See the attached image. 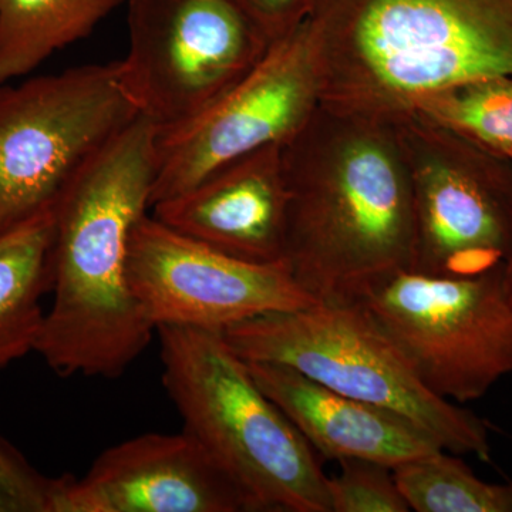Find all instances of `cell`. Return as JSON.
I'll list each match as a JSON object with an SVG mask.
<instances>
[{
  "instance_id": "1",
  "label": "cell",
  "mask_w": 512,
  "mask_h": 512,
  "mask_svg": "<svg viewBox=\"0 0 512 512\" xmlns=\"http://www.w3.org/2000/svg\"><path fill=\"white\" fill-rule=\"evenodd\" d=\"M156 138L138 116L55 202L53 299L36 353L57 375L116 379L157 333L127 275L131 235L151 210Z\"/></svg>"
},
{
  "instance_id": "2",
  "label": "cell",
  "mask_w": 512,
  "mask_h": 512,
  "mask_svg": "<svg viewBox=\"0 0 512 512\" xmlns=\"http://www.w3.org/2000/svg\"><path fill=\"white\" fill-rule=\"evenodd\" d=\"M163 384L184 431L242 488L255 512H332L305 437L256 384L221 332L160 326Z\"/></svg>"
},
{
  "instance_id": "3",
  "label": "cell",
  "mask_w": 512,
  "mask_h": 512,
  "mask_svg": "<svg viewBox=\"0 0 512 512\" xmlns=\"http://www.w3.org/2000/svg\"><path fill=\"white\" fill-rule=\"evenodd\" d=\"M222 336L247 362L292 367L333 392L412 421L443 450L490 460L484 421L431 392L359 303L316 302L266 313Z\"/></svg>"
},
{
  "instance_id": "4",
  "label": "cell",
  "mask_w": 512,
  "mask_h": 512,
  "mask_svg": "<svg viewBox=\"0 0 512 512\" xmlns=\"http://www.w3.org/2000/svg\"><path fill=\"white\" fill-rule=\"evenodd\" d=\"M349 301L369 313L443 399L473 402L512 375V296L504 266L474 276L399 269Z\"/></svg>"
},
{
  "instance_id": "5",
  "label": "cell",
  "mask_w": 512,
  "mask_h": 512,
  "mask_svg": "<svg viewBox=\"0 0 512 512\" xmlns=\"http://www.w3.org/2000/svg\"><path fill=\"white\" fill-rule=\"evenodd\" d=\"M137 117L117 62L0 84V232L55 205Z\"/></svg>"
},
{
  "instance_id": "6",
  "label": "cell",
  "mask_w": 512,
  "mask_h": 512,
  "mask_svg": "<svg viewBox=\"0 0 512 512\" xmlns=\"http://www.w3.org/2000/svg\"><path fill=\"white\" fill-rule=\"evenodd\" d=\"M128 50L117 62L138 116L158 130L210 107L265 55L235 0H127ZM271 46V45H269Z\"/></svg>"
},
{
  "instance_id": "7",
  "label": "cell",
  "mask_w": 512,
  "mask_h": 512,
  "mask_svg": "<svg viewBox=\"0 0 512 512\" xmlns=\"http://www.w3.org/2000/svg\"><path fill=\"white\" fill-rule=\"evenodd\" d=\"M377 79L402 93L512 79V0H322Z\"/></svg>"
},
{
  "instance_id": "8",
  "label": "cell",
  "mask_w": 512,
  "mask_h": 512,
  "mask_svg": "<svg viewBox=\"0 0 512 512\" xmlns=\"http://www.w3.org/2000/svg\"><path fill=\"white\" fill-rule=\"evenodd\" d=\"M128 284L151 325L224 332L316 303L286 262L235 258L144 215L131 235Z\"/></svg>"
},
{
  "instance_id": "9",
  "label": "cell",
  "mask_w": 512,
  "mask_h": 512,
  "mask_svg": "<svg viewBox=\"0 0 512 512\" xmlns=\"http://www.w3.org/2000/svg\"><path fill=\"white\" fill-rule=\"evenodd\" d=\"M312 90L311 33L295 29L220 99L192 119L158 130L151 208L221 167L275 147L301 120Z\"/></svg>"
},
{
  "instance_id": "10",
  "label": "cell",
  "mask_w": 512,
  "mask_h": 512,
  "mask_svg": "<svg viewBox=\"0 0 512 512\" xmlns=\"http://www.w3.org/2000/svg\"><path fill=\"white\" fill-rule=\"evenodd\" d=\"M55 512H255L227 471L183 430L101 453L86 476L59 477Z\"/></svg>"
},
{
  "instance_id": "11",
  "label": "cell",
  "mask_w": 512,
  "mask_h": 512,
  "mask_svg": "<svg viewBox=\"0 0 512 512\" xmlns=\"http://www.w3.org/2000/svg\"><path fill=\"white\" fill-rule=\"evenodd\" d=\"M410 269L474 276L512 256V174L495 165H441L423 183Z\"/></svg>"
},
{
  "instance_id": "12",
  "label": "cell",
  "mask_w": 512,
  "mask_h": 512,
  "mask_svg": "<svg viewBox=\"0 0 512 512\" xmlns=\"http://www.w3.org/2000/svg\"><path fill=\"white\" fill-rule=\"evenodd\" d=\"M271 148L232 161L200 183L153 205L167 227L235 258L285 262L289 190L271 163Z\"/></svg>"
},
{
  "instance_id": "13",
  "label": "cell",
  "mask_w": 512,
  "mask_h": 512,
  "mask_svg": "<svg viewBox=\"0 0 512 512\" xmlns=\"http://www.w3.org/2000/svg\"><path fill=\"white\" fill-rule=\"evenodd\" d=\"M247 363L262 392L320 456L376 461L393 468L443 450L429 434L399 414L333 392L292 367Z\"/></svg>"
},
{
  "instance_id": "14",
  "label": "cell",
  "mask_w": 512,
  "mask_h": 512,
  "mask_svg": "<svg viewBox=\"0 0 512 512\" xmlns=\"http://www.w3.org/2000/svg\"><path fill=\"white\" fill-rule=\"evenodd\" d=\"M55 205L0 232V370L36 352L52 288Z\"/></svg>"
},
{
  "instance_id": "15",
  "label": "cell",
  "mask_w": 512,
  "mask_h": 512,
  "mask_svg": "<svg viewBox=\"0 0 512 512\" xmlns=\"http://www.w3.org/2000/svg\"><path fill=\"white\" fill-rule=\"evenodd\" d=\"M127 0H0V84L39 69L92 35Z\"/></svg>"
},
{
  "instance_id": "16",
  "label": "cell",
  "mask_w": 512,
  "mask_h": 512,
  "mask_svg": "<svg viewBox=\"0 0 512 512\" xmlns=\"http://www.w3.org/2000/svg\"><path fill=\"white\" fill-rule=\"evenodd\" d=\"M393 477L410 510L417 512H512V484L480 480L446 450L404 461Z\"/></svg>"
},
{
  "instance_id": "17",
  "label": "cell",
  "mask_w": 512,
  "mask_h": 512,
  "mask_svg": "<svg viewBox=\"0 0 512 512\" xmlns=\"http://www.w3.org/2000/svg\"><path fill=\"white\" fill-rule=\"evenodd\" d=\"M444 117L478 143L512 157V79L487 80L454 90Z\"/></svg>"
},
{
  "instance_id": "18",
  "label": "cell",
  "mask_w": 512,
  "mask_h": 512,
  "mask_svg": "<svg viewBox=\"0 0 512 512\" xmlns=\"http://www.w3.org/2000/svg\"><path fill=\"white\" fill-rule=\"evenodd\" d=\"M340 473L328 477L332 512H407L410 511L393 470L376 461L340 460Z\"/></svg>"
},
{
  "instance_id": "19",
  "label": "cell",
  "mask_w": 512,
  "mask_h": 512,
  "mask_svg": "<svg viewBox=\"0 0 512 512\" xmlns=\"http://www.w3.org/2000/svg\"><path fill=\"white\" fill-rule=\"evenodd\" d=\"M59 478L43 476L0 439V512H55Z\"/></svg>"
},
{
  "instance_id": "20",
  "label": "cell",
  "mask_w": 512,
  "mask_h": 512,
  "mask_svg": "<svg viewBox=\"0 0 512 512\" xmlns=\"http://www.w3.org/2000/svg\"><path fill=\"white\" fill-rule=\"evenodd\" d=\"M305 0H235L256 28L272 33V42L288 35L293 16L301 10Z\"/></svg>"
},
{
  "instance_id": "21",
  "label": "cell",
  "mask_w": 512,
  "mask_h": 512,
  "mask_svg": "<svg viewBox=\"0 0 512 512\" xmlns=\"http://www.w3.org/2000/svg\"><path fill=\"white\" fill-rule=\"evenodd\" d=\"M504 276L505 282H507L508 289H510V293L512 296V256L505 262L504 265Z\"/></svg>"
}]
</instances>
